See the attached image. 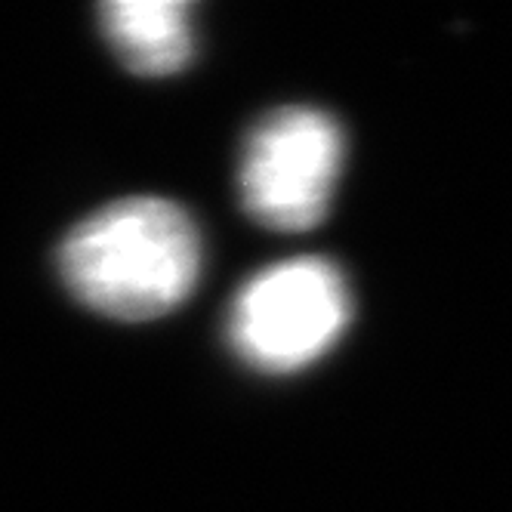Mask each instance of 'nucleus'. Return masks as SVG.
<instances>
[{"label": "nucleus", "instance_id": "1", "mask_svg": "<svg viewBox=\"0 0 512 512\" xmlns=\"http://www.w3.org/2000/svg\"><path fill=\"white\" fill-rule=\"evenodd\" d=\"M59 272L71 294L99 315L149 321L192 294L201 275V238L179 204L124 198L68 232Z\"/></svg>", "mask_w": 512, "mask_h": 512}, {"label": "nucleus", "instance_id": "2", "mask_svg": "<svg viewBox=\"0 0 512 512\" xmlns=\"http://www.w3.org/2000/svg\"><path fill=\"white\" fill-rule=\"evenodd\" d=\"M349 315L343 272L321 256H297L256 272L238 290L229 340L250 368L290 374L331 349Z\"/></svg>", "mask_w": 512, "mask_h": 512}, {"label": "nucleus", "instance_id": "3", "mask_svg": "<svg viewBox=\"0 0 512 512\" xmlns=\"http://www.w3.org/2000/svg\"><path fill=\"white\" fill-rule=\"evenodd\" d=\"M343 133L331 115L306 105L278 108L256 124L241 155V201L278 232L318 226L340 176Z\"/></svg>", "mask_w": 512, "mask_h": 512}, {"label": "nucleus", "instance_id": "4", "mask_svg": "<svg viewBox=\"0 0 512 512\" xmlns=\"http://www.w3.org/2000/svg\"><path fill=\"white\" fill-rule=\"evenodd\" d=\"M102 31L127 68L173 75L192 59V4L186 0H112L99 10Z\"/></svg>", "mask_w": 512, "mask_h": 512}]
</instances>
